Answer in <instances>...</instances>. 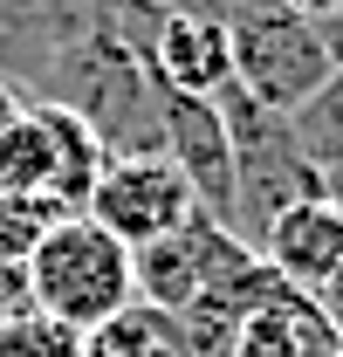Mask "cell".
I'll return each mask as SVG.
<instances>
[{
	"instance_id": "8fae6325",
	"label": "cell",
	"mask_w": 343,
	"mask_h": 357,
	"mask_svg": "<svg viewBox=\"0 0 343 357\" xmlns=\"http://www.w3.org/2000/svg\"><path fill=\"white\" fill-rule=\"evenodd\" d=\"M0 357H83V337L21 303V310L0 316Z\"/></svg>"
},
{
	"instance_id": "52a82bcc",
	"label": "cell",
	"mask_w": 343,
	"mask_h": 357,
	"mask_svg": "<svg viewBox=\"0 0 343 357\" xmlns=\"http://www.w3.org/2000/svg\"><path fill=\"white\" fill-rule=\"evenodd\" d=\"M144 69L172 96H220L234 83V35L213 21H192V14H158V28L144 42Z\"/></svg>"
},
{
	"instance_id": "277c9868",
	"label": "cell",
	"mask_w": 343,
	"mask_h": 357,
	"mask_svg": "<svg viewBox=\"0 0 343 357\" xmlns=\"http://www.w3.org/2000/svg\"><path fill=\"white\" fill-rule=\"evenodd\" d=\"M330 76H337V55L323 42V28L289 14V7H268L247 28H234V83L247 89L261 110L296 117Z\"/></svg>"
},
{
	"instance_id": "6da1fadb",
	"label": "cell",
	"mask_w": 343,
	"mask_h": 357,
	"mask_svg": "<svg viewBox=\"0 0 343 357\" xmlns=\"http://www.w3.org/2000/svg\"><path fill=\"white\" fill-rule=\"evenodd\" d=\"M35 103L76 110L110 158L165 151V137H158V83H151L144 55L124 48L117 35H103V28H89V35H76L62 48V62L42 76Z\"/></svg>"
},
{
	"instance_id": "8992f818",
	"label": "cell",
	"mask_w": 343,
	"mask_h": 357,
	"mask_svg": "<svg viewBox=\"0 0 343 357\" xmlns=\"http://www.w3.org/2000/svg\"><path fill=\"white\" fill-rule=\"evenodd\" d=\"M158 137H165V158L178 165V178L192 185L199 213L234 227V144H227V124H220L213 96L158 89Z\"/></svg>"
},
{
	"instance_id": "5b68a950",
	"label": "cell",
	"mask_w": 343,
	"mask_h": 357,
	"mask_svg": "<svg viewBox=\"0 0 343 357\" xmlns=\"http://www.w3.org/2000/svg\"><path fill=\"white\" fill-rule=\"evenodd\" d=\"M83 213L110 241H124L130 255H137V248L178 234V227L199 213V199H192V185L178 178V165H172L165 151H137V158H110L103 165V178L89 185V199H83Z\"/></svg>"
},
{
	"instance_id": "7a4b0ae2",
	"label": "cell",
	"mask_w": 343,
	"mask_h": 357,
	"mask_svg": "<svg viewBox=\"0 0 343 357\" xmlns=\"http://www.w3.org/2000/svg\"><path fill=\"white\" fill-rule=\"evenodd\" d=\"M21 282H28V310L55 316L62 330L89 337L96 323L124 316L137 303V282H130V248L110 241L89 213H62L48 220L28 255H21Z\"/></svg>"
},
{
	"instance_id": "ba28073f",
	"label": "cell",
	"mask_w": 343,
	"mask_h": 357,
	"mask_svg": "<svg viewBox=\"0 0 343 357\" xmlns=\"http://www.w3.org/2000/svg\"><path fill=\"white\" fill-rule=\"evenodd\" d=\"M254 255L275 268L289 289L316 296V289L343 268V206L337 199H302V206H289V213H275L268 234L254 241Z\"/></svg>"
},
{
	"instance_id": "7c38bea8",
	"label": "cell",
	"mask_w": 343,
	"mask_h": 357,
	"mask_svg": "<svg viewBox=\"0 0 343 357\" xmlns=\"http://www.w3.org/2000/svg\"><path fill=\"white\" fill-rule=\"evenodd\" d=\"M28 303V282H21V255L14 248H0V316L7 310H21Z\"/></svg>"
},
{
	"instance_id": "5bb4252c",
	"label": "cell",
	"mask_w": 343,
	"mask_h": 357,
	"mask_svg": "<svg viewBox=\"0 0 343 357\" xmlns=\"http://www.w3.org/2000/svg\"><path fill=\"white\" fill-rule=\"evenodd\" d=\"M289 14H302V21H330V14H343V0H282Z\"/></svg>"
},
{
	"instance_id": "4fadbf2b",
	"label": "cell",
	"mask_w": 343,
	"mask_h": 357,
	"mask_svg": "<svg viewBox=\"0 0 343 357\" xmlns=\"http://www.w3.org/2000/svg\"><path fill=\"white\" fill-rule=\"evenodd\" d=\"M316 310L330 316V330H337V337H343V268H337V275H330V282H323V289H316Z\"/></svg>"
},
{
	"instance_id": "9a60e30c",
	"label": "cell",
	"mask_w": 343,
	"mask_h": 357,
	"mask_svg": "<svg viewBox=\"0 0 343 357\" xmlns=\"http://www.w3.org/2000/svg\"><path fill=\"white\" fill-rule=\"evenodd\" d=\"M337 357H343V337H337Z\"/></svg>"
},
{
	"instance_id": "9c48e42d",
	"label": "cell",
	"mask_w": 343,
	"mask_h": 357,
	"mask_svg": "<svg viewBox=\"0 0 343 357\" xmlns=\"http://www.w3.org/2000/svg\"><path fill=\"white\" fill-rule=\"evenodd\" d=\"M83 357H185V337H178V323H172L165 310L130 303L124 316L96 323L83 337Z\"/></svg>"
},
{
	"instance_id": "30bf717a",
	"label": "cell",
	"mask_w": 343,
	"mask_h": 357,
	"mask_svg": "<svg viewBox=\"0 0 343 357\" xmlns=\"http://www.w3.org/2000/svg\"><path fill=\"white\" fill-rule=\"evenodd\" d=\"M289 131H296V144L309 151V165H316V172L343 151V62H337V76H330V83H323L296 117H289Z\"/></svg>"
},
{
	"instance_id": "3957f363",
	"label": "cell",
	"mask_w": 343,
	"mask_h": 357,
	"mask_svg": "<svg viewBox=\"0 0 343 357\" xmlns=\"http://www.w3.org/2000/svg\"><path fill=\"white\" fill-rule=\"evenodd\" d=\"M227 144H234V234L254 248L275 213H289L302 199H323V172L309 165V151L296 144L289 117L261 110L241 83H227L213 96Z\"/></svg>"
}]
</instances>
